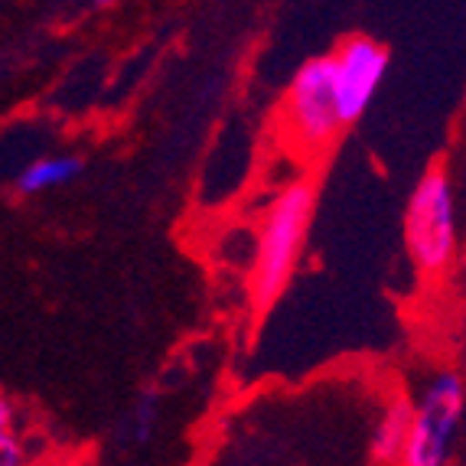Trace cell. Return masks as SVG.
<instances>
[{
	"label": "cell",
	"mask_w": 466,
	"mask_h": 466,
	"mask_svg": "<svg viewBox=\"0 0 466 466\" xmlns=\"http://www.w3.org/2000/svg\"><path fill=\"white\" fill-rule=\"evenodd\" d=\"M313 209H317V187L310 179H297L284 187L268 206L261 232H258L255 268H251L255 307H271L284 294L303 251V238L310 232Z\"/></svg>",
	"instance_id": "1"
},
{
	"label": "cell",
	"mask_w": 466,
	"mask_h": 466,
	"mask_svg": "<svg viewBox=\"0 0 466 466\" xmlns=\"http://www.w3.org/2000/svg\"><path fill=\"white\" fill-rule=\"evenodd\" d=\"M346 127L336 98V59L317 56L300 66L284 98V131L300 154H323Z\"/></svg>",
	"instance_id": "2"
},
{
	"label": "cell",
	"mask_w": 466,
	"mask_h": 466,
	"mask_svg": "<svg viewBox=\"0 0 466 466\" xmlns=\"http://www.w3.org/2000/svg\"><path fill=\"white\" fill-rule=\"evenodd\" d=\"M404 245L424 274H443L457 255V209L453 183L443 167H434L418 179L404 209Z\"/></svg>",
	"instance_id": "3"
},
{
	"label": "cell",
	"mask_w": 466,
	"mask_h": 466,
	"mask_svg": "<svg viewBox=\"0 0 466 466\" xmlns=\"http://www.w3.org/2000/svg\"><path fill=\"white\" fill-rule=\"evenodd\" d=\"M466 418V381L457 372H437L414 401V424L401 463L443 466L453 457Z\"/></svg>",
	"instance_id": "4"
},
{
	"label": "cell",
	"mask_w": 466,
	"mask_h": 466,
	"mask_svg": "<svg viewBox=\"0 0 466 466\" xmlns=\"http://www.w3.org/2000/svg\"><path fill=\"white\" fill-rule=\"evenodd\" d=\"M336 59V98L346 127L356 125L372 105L381 78L389 72V53L369 36H350L333 53Z\"/></svg>",
	"instance_id": "5"
},
{
	"label": "cell",
	"mask_w": 466,
	"mask_h": 466,
	"mask_svg": "<svg viewBox=\"0 0 466 466\" xmlns=\"http://www.w3.org/2000/svg\"><path fill=\"white\" fill-rule=\"evenodd\" d=\"M414 424V404L408 398H391L385 404V411L379 414L372 428V441H369V457L375 463H401L408 437H411Z\"/></svg>",
	"instance_id": "6"
},
{
	"label": "cell",
	"mask_w": 466,
	"mask_h": 466,
	"mask_svg": "<svg viewBox=\"0 0 466 466\" xmlns=\"http://www.w3.org/2000/svg\"><path fill=\"white\" fill-rule=\"evenodd\" d=\"M82 173V160L78 157H66V154H53V157H39L33 164H26L24 170L16 173V193L20 196H39L46 189L63 187Z\"/></svg>",
	"instance_id": "7"
},
{
	"label": "cell",
	"mask_w": 466,
	"mask_h": 466,
	"mask_svg": "<svg viewBox=\"0 0 466 466\" xmlns=\"http://www.w3.org/2000/svg\"><path fill=\"white\" fill-rule=\"evenodd\" d=\"M154 420H157V404H154V398H144V401L134 408V414H131V424H134V434H131V441L134 443H144L150 437V431H154Z\"/></svg>",
	"instance_id": "8"
},
{
	"label": "cell",
	"mask_w": 466,
	"mask_h": 466,
	"mask_svg": "<svg viewBox=\"0 0 466 466\" xmlns=\"http://www.w3.org/2000/svg\"><path fill=\"white\" fill-rule=\"evenodd\" d=\"M26 460L24 447L14 437V428H0V463L4 466H20Z\"/></svg>",
	"instance_id": "9"
},
{
	"label": "cell",
	"mask_w": 466,
	"mask_h": 466,
	"mask_svg": "<svg viewBox=\"0 0 466 466\" xmlns=\"http://www.w3.org/2000/svg\"><path fill=\"white\" fill-rule=\"evenodd\" d=\"M98 7H111V4H117V0H95Z\"/></svg>",
	"instance_id": "10"
}]
</instances>
